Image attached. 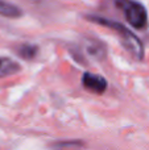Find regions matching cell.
I'll return each mask as SVG.
<instances>
[{"label": "cell", "mask_w": 149, "mask_h": 150, "mask_svg": "<svg viewBox=\"0 0 149 150\" xmlns=\"http://www.w3.org/2000/svg\"><path fill=\"white\" fill-rule=\"evenodd\" d=\"M90 18H91L92 21H96L100 25H104V26H108V28L114 29V30L119 34V38H120L121 44L124 45V47H126L136 59H143V57H144V46H143V42L140 41L129 29H127L126 26H123L121 24L107 20V18H100V17H90Z\"/></svg>", "instance_id": "obj_1"}, {"label": "cell", "mask_w": 149, "mask_h": 150, "mask_svg": "<svg viewBox=\"0 0 149 150\" xmlns=\"http://www.w3.org/2000/svg\"><path fill=\"white\" fill-rule=\"evenodd\" d=\"M119 4L123 8L126 18L132 26L137 29H143L148 24V15L144 5L131 0H119Z\"/></svg>", "instance_id": "obj_2"}, {"label": "cell", "mask_w": 149, "mask_h": 150, "mask_svg": "<svg viewBox=\"0 0 149 150\" xmlns=\"http://www.w3.org/2000/svg\"><path fill=\"white\" fill-rule=\"evenodd\" d=\"M82 84L86 90L94 93H103L107 88V82L103 76L91 73H84L82 76Z\"/></svg>", "instance_id": "obj_3"}, {"label": "cell", "mask_w": 149, "mask_h": 150, "mask_svg": "<svg viewBox=\"0 0 149 150\" xmlns=\"http://www.w3.org/2000/svg\"><path fill=\"white\" fill-rule=\"evenodd\" d=\"M20 71V65L7 57H0V79L15 75Z\"/></svg>", "instance_id": "obj_4"}, {"label": "cell", "mask_w": 149, "mask_h": 150, "mask_svg": "<svg viewBox=\"0 0 149 150\" xmlns=\"http://www.w3.org/2000/svg\"><path fill=\"white\" fill-rule=\"evenodd\" d=\"M0 15L4 16V17L16 18V17H20V16L23 15V12H21V9L18 7H16V5L4 1V0H0Z\"/></svg>", "instance_id": "obj_5"}, {"label": "cell", "mask_w": 149, "mask_h": 150, "mask_svg": "<svg viewBox=\"0 0 149 150\" xmlns=\"http://www.w3.org/2000/svg\"><path fill=\"white\" fill-rule=\"evenodd\" d=\"M86 49L91 57L99 58V59L104 57V53H106L104 46H103V44H100V42H98V41H91V44H87Z\"/></svg>", "instance_id": "obj_6"}, {"label": "cell", "mask_w": 149, "mask_h": 150, "mask_svg": "<svg viewBox=\"0 0 149 150\" xmlns=\"http://www.w3.org/2000/svg\"><path fill=\"white\" fill-rule=\"evenodd\" d=\"M36 53H37V47L29 46V45H23V46L20 47V50H18L20 57L25 58V59H31V58H33L34 55H36Z\"/></svg>", "instance_id": "obj_7"}]
</instances>
